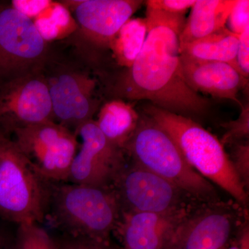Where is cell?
<instances>
[{"label":"cell","instance_id":"6da1fadb","mask_svg":"<svg viewBox=\"0 0 249 249\" xmlns=\"http://www.w3.org/2000/svg\"><path fill=\"white\" fill-rule=\"evenodd\" d=\"M146 39L132 66L109 80L112 99L148 100L156 107L175 114H202L209 100L187 84L182 71L179 36L181 15L147 10Z\"/></svg>","mask_w":249,"mask_h":249},{"label":"cell","instance_id":"7a4b0ae2","mask_svg":"<svg viewBox=\"0 0 249 249\" xmlns=\"http://www.w3.org/2000/svg\"><path fill=\"white\" fill-rule=\"evenodd\" d=\"M40 71L48 88L53 121L76 135L82 124L94 120L103 104L106 93L96 77L101 72L62 40L51 42Z\"/></svg>","mask_w":249,"mask_h":249},{"label":"cell","instance_id":"3957f363","mask_svg":"<svg viewBox=\"0 0 249 249\" xmlns=\"http://www.w3.org/2000/svg\"><path fill=\"white\" fill-rule=\"evenodd\" d=\"M121 215L112 188L52 183L45 221L63 235L109 244Z\"/></svg>","mask_w":249,"mask_h":249},{"label":"cell","instance_id":"277c9868","mask_svg":"<svg viewBox=\"0 0 249 249\" xmlns=\"http://www.w3.org/2000/svg\"><path fill=\"white\" fill-rule=\"evenodd\" d=\"M145 113L169 134L198 173L227 192L241 206L247 205V189L215 136L190 118L155 106L147 107Z\"/></svg>","mask_w":249,"mask_h":249},{"label":"cell","instance_id":"5b68a950","mask_svg":"<svg viewBox=\"0 0 249 249\" xmlns=\"http://www.w3.org/2000/svg\"><path fill=\"white\" fill-rule=\"evenodd\" d=\"M135 164L168 180L200 201H219L213 185L188 163L169 134L147 116L138 125L124 147Z\"/></svg>","mask_w":249,"mask_h":249},{"label":"cell","instance_id":"8992f818","mask_svg":"<svg viewBox=\"0 0 249 249\" xmlns=\"http://www.w3.org/2000/svg\"><path fill=\"white\" fill-rule=\"evenodd\" d=\"M52 183L12 137L0 133V219L17 225L45 222Z\"/></svg>","mask_w":249,"mask_h":249},{"label":"cell","instance_id":"52a82bcc","mask_svg":"<svg viewBox=\"0 0 249 249\" xmlns=\"http://www.w3.org/2000/svg\"><path fill=\"white\" fill-rule=\"evenodd\" d=\"M141 0H66L76 29L62 40L80 56L100 70L101 56L124 23L141 7Z\"/></svg>","mask_w":249,"mask_h":249},{"label":"cell","instance_id":"ba28073f","mask_svg":"<svg viewBox=\"0 0 249 249\" xmlns=\"http://www.w3.org/2000/svg\"><path fill=\"white\" fill-rule=\"evenodd\" d=\"M112 189L121 213L174 214L205 204L168 180L134 163L119 173Z\"/></svg>","mask_w":249,"mask_h":249},{"label":"cell","instance_id":"9c48e42d","mask_svg":"<svg viewBox=\"0 0 249 249\" xmlns=\"http://www.w3.org/2000/svg\"><path fill=\"white\" fill-rule=\"evenodd\" d=\"M12 136L19 150L44 178L52 182H67L79 146L76 134L49 121L18 129Z\"/></svg>","mask_w":249,"mask_h":249},{"label":"cell","instance_id":"30bf717a","mask_svg":"<svg viewBox=\"0 0 249 249\" xmlns=\"http://www.w3.org/2000/svg\"><path fill=\"white\" fill-rule=\"evenodd\" d=\"M53 121L48 88L39 71L0 78V133Z\"/></svg>","mask_w":249,"mask_h":249},{"label":"cell","instance_id":"8fae6325","mask_svg":"<svg viewBox=\"0 0 249 249\" xmlns=\"http://www.w3.org/2000/svg\"><path fill=\"white\" fill-rule=\"evenodd\" d=\"M50 44L33 19L0 1V78L40 70Z\"/></svg>","mask_w":249,"mask_h":249},{"label":"cell","instance_id":"7c38bea8","mask_svg":"<svg viewBox=\"0 0 249 249\" xmlns=\"http://www.w3.org/2000/svg\"><path fill=\"white\" fill-rule=\"evenodd\" d=\"M237 205L205 203L190 211L163 249H226L240 223Z\"/></svg>","mask_w":249,"mask_h":249},{"label":"cell","instance_id":"4fadbf2b","mask_svg":"<svg viewBox=\"0 0 249 249\" xmlns=\"http://www.w3.org/2000/svg\"><path fill=\"white\" fill-rule=\"evenodd\" d=\"M82 142L72 161L67 182L112 188L125 167L124 151L107 140L94 120L77 131Z\"/></svg>","mask_w":249,"mask_h":249},{"label":"cell","instance_id":"5bb4252c","mask_svg":"<svg viewBox=\"0 0 249 249\" xmlns=\"http://www.w3.org/2000/svg\"><path fill=\"white\" fill-rule=\"evenodd\" d=\"M191 210L174 214L121 213L114 232L123 249H163Z\"/></svg>","mask_w":249,"mask_h":249},{"label":"cell","instance_id":"9a60e30c","mask_svg":"<svg viewBox=\"0 0 249 249\" xmlns=\"http://www.w3.org/2000/svg\"><path fill=\"white\" fill-rule=\"evenodd\" d=\"M183 76L187 84L214 97L232 100L242 107L237 93L248 85V78L226 62L199 61L181 55Z\"/></svg>","mask_w":249,"mask_h":249},{"label":"cell","instance_id":"2e32d148","mask_svg":"<svg viewBox=\"0 0 249 249\" xmlns=\"http://www.w3.org/2000/svg\"><path fill=\"white\" fill-rule=\"evenodd\" d=\"M237 0H196L179 36V44L190 43L225 27Z\"/></svg>","mask_w":249,"mask_h":249},{"label":"cell","instance_id":"e0dca14e","mask_svg":"<svg viewBox=\"0 0 249 249\" xmlns=\"http://www.w3.org/2000/svg\"><path fill=\"white\" fill-rule=\"evenodd\" d=\"M94 120L109 142L124 149L138 125L139 116L133 106L124 100L111 99L103 103Z\"/></svg>","mask_w":249,"mask_h":249},{"label":"cell","instance_id":"ac0fdd59","mask_svg":"<svg viewBox=\"0 0 249 249\" xmlns=\"http://www.w3.org/2000/svg\"><path fill=\"white\" fill-rule=\"evenodd\" d=\"M238 45L239 36L224 27L194 42L180 45V55L199 61L226 62L240 71L237 62Z\"/></svg>","mask_w":249,"mask_h":249},{"label":"cell","instance_id":"d6986e66","mask_svg":"<svg viewBox=\"0 0 249 249\" xmlns=\"http://www.w3.org/2000/svg\"><path fill=\"white\" fill-rule=\"evenodd\" d=\"M146 18L129 19L111 42L109 50L118 65L127 69L140 53L146 39Z\"/></svg>","mask_w":249,"mask_h":249},{"label":"cell","instance_id":"ffe728a7","mask_svg":"<svg viewBox=\"0 0 249 249\" xmlns=\"http://www.w3.org/2000/svg\"><path fill=\"white\" fill-rule=\"evenodd\" d=\"M14 249H55L52 236L40 224L18 225Z\"/></svg>","mask_w":249,"mask_h":249},{"label":"cell","instance_id":"44dd1931","mask_svg":"<svg viewBox=\"0 0 249 249\" xmlns=\"http://www.w3.org/2000/svg\"><path fill=\"white\" fill-rule=\"evenodd\" d=\"M242 111L238 119L235 121H229L222 124V126L227 129V132L222 139V144L230 142L237 139L248 138L249 134V107L242 106Z\"/></svg>","mask_w":249,"mask_h":249},{"label":"cell","instance_id":"7402d4cb","mask_svg":"<svg viewBox=\"0 0 249 249\" xmlns=\"http://www.w3.org/2000/svg\"><path fill=\"white\" fill-rule=\"evenodd\" d=\"M231 32L240 36L249 27V1L237 0L227 20Z\"/></svg>","mask_w":249,"mask_h":249},{"label":"cell","instance_id":"603a6c76","mask_svg":"<svg viewBox=\"0 0 249 249\" xmlns=\"http://www.w3.org/2000/svg\"><path fill=\"white\" fill-rule=\"evenodd\" d=\"M232 164L238 175L241 181L247 189L249 182V145L248 142L245 144H237L232 150Z\"/></svg>","mask_w":249,"mask_h":249},{"label":"cell","instance_id":"cb8c5ba5","mask_svg":"<svg viewBox=\"0 0 249 249\" xmlns=\"http://www.w3.org/2000/svg\"><path fill=\"white\" fill-rule=\"evenodd\" d=\"M53 240L55 249H112L109 244L63 234L58 239L53 238Z\"/></svg>","mask_w":249,"mask_h":249},{"label":"cell","instance_id":"d4e9b609","mask_svg":"<svg viewBox=\"0 0 249 249\" xmlns=\"http://www.w3.org/2000/svg\"><path fill=\"white\" fill-rule=\"evenodd\" d=\"M196 0H148L147 10L160 11L167 14L181 15L193 7Z\"/></svg>","mask_w":249,"mask_h":249},{"label":"cell","instance_id":"484cf974","mask_svg":"<svg viewBox=\"0 0 249 249\" xmlns=\"http://www.w3.org/2000/svg\"><path fill=\"white\" fill-rule=\"evenodd\" d=\"M52 1L43 0V1H26V0H14L10 4L19 12L25 15L27 17L34 19L41 13L50 6Z\"/></svg>","mask_w":249,"mask_h":249},{"label":"cell","instance_id":"4316f807","mask_svg":"<svg viewBox=\"0 0 249 249\" xmlns=\"http://www.w3.org/2000/svg\"><path fill=\"white\" fill-rule=\"evenodd\" d=\"M237 62L239 69L245 78L249 74V27L239 36Z\"/></svg>","mask_w":249,"mask_h":249},{"label":"cell","instance_id":"83f0119b","mask_svg":"<svg viewBox=\"0 0 249 249\" xmlns=\"http://www.w3.org/2000/svg\"><path fill=\"white\" fill-rule=\"evenodd\" d=\"M6 227L0 223V249H14L18 229L12 231L10 228Z\"/></svg>","mask_w":249,"mask_h":249},{"label":"cell","instance_id":"f1b7e54d","mask_svg":"<svg viewBox=\"0 0 249 249\" xmlns=\"http://www.w3.org/2000/svg\"><path fill=\"white\" fill-rule=\"evenodd\" d=\"M228 249H249V234L248 227H245L240 239V245H233Z\"/></svg>","mask_w":249,"mask_h":249}]
</instances>
